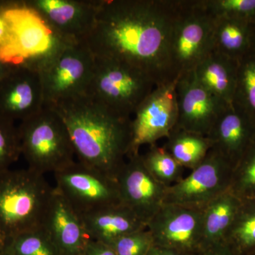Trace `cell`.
Here are the masks:
<instances>
[{
	"label": "cell",
	"instance_id": "cell-18",
	"mask_svg": "<svg viewBox=\"0 0 255 255\" xmlns=\"http://www.w3.org/2000/svg\"><path fill=\"white\" fill-rule=\"evenodd\" d=\"M80 216L89 238L107 245L128 233L147 228V224L122 203Z\"/></svg>",
	"mask_w": 255,
	"mask_h": 255
},
{
	"label": "cell",
	"instance_id": "cell-30",
	"mask_svg": "<svg viewBox=\"0 0 255 255\" xmlns=\"http://www.w3.org/2000/svg\"><path fill=\"white\" fill-rule=\"evenodd\" d=\"M21 155L18 127L14 121L0 115V174L9 170Z\"/></svg>",
	"mask_w": 255,
	"mask_h": 255
},
{
	"label": "cell",
	"instance_id": "cell-35",
	"mask_svg": "<svg viewBox=\"0 0 255 255\" xmlns=\"http://www.w3.org/2000/svg\"><path fill=\"white\" fill-rule=\"evenodd\" d=\"M14 65H15L5 63V62L0 59V83L4 80L5 77L8 75V73L11 71Z\"/></svg>",
	"mask_w": 255,
	"mask_h": 255
},
{
	"label": "cell",
	"instance_id": "cell-6",
	"mask_svg": "<svg viewBox=\"0 0 255 255\" xmlns=\"http://www.w3.org/2000/svg\"><path fill=\"white\" fill-rule=\"evenodd\" d=\"M95 70L87 95L116 113L131 117L155 88L145 73L127 63L95 58Z\"/></svg>",
	"mask_w": 255,
	"mask_h": 255
},
{
	"label": "cell",
	"instance_id": "cell-24",
	"mask_svg": "<svg viewBox=\"0 0 255 255\" xmlns=\"http://www.w3.org/2000/svg\"><path fill=\"white\" fill-rule=\"evenodd\" d=\"M233 105L255 126V53L251 50L239 62Z\"/></svg>",
	"mask_w": 255,
	"mask_h": 255
},
{
	"label": "cell",
	"instance_id": "cell-29",
	"mask_svg": "<svg viewBox=\"0 0 255 255\" xmlns=\"http://www.w3.org/2000/svg\"><path fill=\"white\" fill-rule=\"evenodd\" d=\"M201 3L215 18L255 21V0H201Z\"/></svg>",
	"mask_w": 255,
	"mask_h": 255
},
{
	"label": "cell",
	"instance_id": "cell-34",
	"mask_svg": "<svg viewBox=\"0 0 255 255\" xmlns=\"http://www.w3.org/2000/svg\"><path fill=\"white\" fill-rule=\"evenodd\" d=\"M147 255H188L179 252L163 248V247L153 246Z\"/></svg>",
	"mask_w": 255,
	"mask_h": 255
},
{
	"label": "cell",
	"instance_id": "cell-21",
	"mask_svg": "<svg viewBox=\"0 0 255 255\" xmlns=\"http://www.w3.org/2000/svg\"><path fill=\"white\" fill-rule=\"evenodd\" d=\"M251 23L244 20L215 18L214 51L239 62L252 50Z\"/></svg>",
	"mask_w": 255,
	"mask_h": 255
},
{
	"label": "cell",
	"instance_id": "cell-5",
	"mask_svg": "<svg viewBox=\"0 0 255 255\" xmlns=\"http://www.w3.org/2000/svg\"><path fill=\"white\" fill-rule=\"evenodd\" d=\"M21 155L28 169L44 175L75 162L73 142L65 122L51 107L22 121L18 127Z\"/></svg>",
	"mask_w": 255,
	"mask_h": 255
},
{
	"label": "cell",
	"instance_id": "cell-20",
	"mask_svg": "<svg viewBox=\"0 0 255 255\" xmlns=\"http://www.w3.org/2000/svg\"><path fill=\"white\" fill-rule=\"evenodd\" d=\"M241 202V199L229 189L211 201L204 208L202 216L204 248L222 243Z\"/></svg>",
	"mask_w": 255,
	"mask_h": 255
},
{
	"label": "cell",
	"instance_id": "cell-17",
	"mask_svg": "<svg viewBox=\"0 0 255 255\" xmlns=\"http://www.w3.org/2000/svg\"><path fill=\"white\" fill-rule=\"evenodd\" d=\"M208 137L212 148L219 151L234 167L255 137V126L244 112L231 106L213 126Z\"/></svg>",
	"mask_w": 255,
	"mask_h": 255
},
{
	"label": "cell",
	"instance_id": "cell-33",
	"mask_svg": "<svg viewBox=\"0 0 255 255\" xmlns=\"http://www.w3.org/2000/svg\"><path fill=\"white\" fill-rule=\"evenodd\" d=\"M198 255H237L224 243H216L206 247Z\"/></svg>",
	"mask_w": 255,
	"mask_h": 255
},
{
	"label": "cell",
	"instance_id": "cell-11",
	"mask_svg": "<svg viewBox=\"0 0 255 255\" xmlns=\"http://www.w3.org/2000/svg\"><path fill=\"white\" fill-rule=\"evenodd\" d=\"M176 82L155 87L139 106L131 124V144L128 156L139 153L143 145H155L168 136L178 120Z\"/></svg>",
	"mask_w": 255,
	"mask_h": 255
},
{
	"label": "cell",
	"instance_id": "cell-4",
	"mask_svg": "<svg viewBox=\"0 0 255 255\" xmlns=\"http://www.w3.org/2000/svg\"><path fill=\"white\" fill-rule=\"evenodd\" d=\"M38 70L45 105L87 95L91 85L95 58L85 43L60 41L46 55L25 62Z\"/></svg>",
	"mask_w": 255,
	"mask_h": 255
},
{
	"label": "cell",
	"instance_id": "cell-25",
	"mask_svg": "<svg viewBox=\"0 0 255 255\" xmlns=\"http://www.w3.org/2000/svg\"><path fill=\"white\" fill-rule=\"evenodd\" d=\"M144 164L156 180L169 187L182 179L184 167L163 147L150 145L142 155Z\"/></svg>",
	"mask_w": 255,
	"mask_h": 255
},
{
	"label": "cell",
	"instance_id": "cell-31",
	"mask_svg": "<svg viewBox=\"0 0 255 255\" xmlns=\"http://www.w3.org/2000/svg\"><path fill=\"white\" fill-rule=\"evenodd\" d=\"M109 246L117 255H147L154 243L152 235L146 228L122 236Z\"/></svg>",
	"mask_w": 255,
	"mask_h": 255
},
{
	"label": "cell",
	"instance_id": "cell-3",
	"mask_svg": "<svg viewBox=\"0 0 255 255\" xmlns=\"http://www.w3.org/2000/svg\"><path fill=\"white\" fill-rule=\"evenodd\" d=\"M54 188L30 169L0 174V241L3 247L18 235L41 227Z\"/></svg>",
	"mask_w": 255,
	"mask_h": 255
},
{
	"label": "cell",
	"instance_id": "cell-38",
	"mask_svg": "<svg viewBox=\"0 0 255 255\" xmlns=\"http://www.w3.org/2000/svg\"><path fill=\"white\" fill-rule=\"evenodd\" d=\"M3 248H4V247H3L2 244H1V241H0V251H1V250H2Z\"/></svg>",
	"mask_w": 255,
	"mask_h": 255
},
{
	"label": "cell",
	"instance_id": "cell-13",
	"mask_svg": "<svg viewBox=\"0 0 255 255\" xmlns=\"http://www.w3.org/2000/svg\"><path fill=\"white\" fill-rule=\"evenodd\" d=\"M117 182L122 204L147 225L163 205L167 187L152 177L140 152L127 157Z\"/></svg>",
	"mask_w": 255,
	"mask_h": 255
},
{
	"label": "cell",
	"instance_id": "cell-15",
	"mask_svg": "<svg viewBox=\"0 0 255 255\" xmlns=\"http://www.w3.org/2000/svg\"><path fill=\"white\" fill-rule=\"evenodd\" d=\"M44 106L37 69L27 63L14 65L0 83V115L22 122L39 112Z\"/></svg>",
	"mask_w": 255,
	"mask_h": 255
},
{
	"label": "cell",
	"instance_id": "cell-22",
	"mask_svg": "<svg viewBox=\"0 0 255 255\" xmlns=\"http://www.w3.org/2000/svg\"><path fill=\"white\" fill-rule=\"evenodd\" d=\"M162 146L184 169L193 170L205 159L213 147L207 136L174 128Z\"/></svg>",
	"mask_w": 255,
	"mask_h": 255
},
{
	"label": "cell",
	"instance_id": "cell-10",
	"mask_svg": "<svg viewBox=\"0 0 255 255\" xmlns=\"http://www.w3.org/2000/svg\"><path fill=\"white\" fill-rule=\"evenodd\" d=\"M202 216L203 210L164 204L147 223V229L154 246L198 255L204 249Z\"/></svg>",
	"mask_w": 255,
	"mask_h": 255
},
{
	"label": "cell",
	"instance_id": "cell-23",
	"mask_svg": "<svg viewBox=\"0 0 255 255\" xmlns=\"http://www.w3.org/2000/svg\"><path fill=\"white\" fill-rule=\"evenodd\" d=\"M224 243L237 255L255 250V206L242 201L231 226L225 235Z\"/></svg>",
	"mask_w": 255,
	"mask_h": 255
},
{
	"label": "cell",
	"instance_id": "cell-9",
	"mask_svg": "<svg viewBox=\"0 0 255 255\" xmlns=\"http://www.w3.org/2000/svg\"><path fill=\"white\" fill-rule=\"evenodd\" d=\"M56 189L79 216L122 203L113 178L75 162L54 173Z\"/></svg>",
	"mask_w": 255,
	"mask_h": 255
},
{
	"label": "cell",
	"instance_id": "cell-7",
	"mask_svg": "<svg viewBox=\"0 0 255 255\" xmlns=\"http://www.w3.org/2000/svg\"><path fill=\"white\" fill-rule=\"evenodd\" d=\"M215 17L201 0H182L174 25L170 57L177 78L192 72L214 51Z\"/></svg>",
	"mask_w": 255,
	"mask_h": 255
},
{
	"label": "cell",
	"instance_id": "cell-12",
	"mask_svg": "<svg viewBox=\"0 0 255 255\" xmlns=\"http://www.w3.org/2000/svg\"><path fill=\"white\" fill-rule=\"evenodd\" d=\"M100 0H23L60 41L85 43L95 24Z\"/></svg>",
	"mask_w": 255,
	"mask_h": 255
},
{
	"label": "cell",
	"instance_id": "cell-32",
	"mask_svg": "<svg viewBox=\"0 0 255 255\" xmlns=\"http://www.w3.org/2000/svg\"><path fill=\"white\" fill-rule=\"evenodd\" d=\"M82 255H117L109 245L89 239Z\"/></svg>",
	"mask_w": 255,
	"mask_h": 255
},
{
	"label": "cell",
	"instance_id": "cell-2",
	"mask_svg": "<svg viewBox=\"0 0 255 255\" xmlns=\"http://www.w3.org/2000/svg\"><path fill=\"white\" fill-rule=\"evenodd\" d=\"M46 106L65 122L78 162L117 180L130 150L131 117L89 95Z\"/></svg>",
	"mask_w": 255,
	"mask_h": 255
},
{
	"label": "cell",
	"instance_id": "cell-8",
	"mask_svg": "<svg viewBox=\"0 0 255 255\" xmlns=\"http://www.w3.org/2000/svg\"><path fill=\"white\" fill-rule=\"evenodd\" d=\"M233 167L214 148L187 177L167 187L164 204L204 210L211 201L229 190Z\"/></svg>",
	"mask_w": 255,
	"mask_h": 255
},
{
	"label": "cell",
	"instance_id": "cell-19",
	"mask_svg": "<svg viewBox=\"0 0 255 255\" xmlns=\"http://www.w3.org/2000/svg\"><path fill=\"white\" fill-rule=\"evenodd\" d=\"M238 62L213 51L194 69L196 80L226 105L233 106Z\"/></svg>",
	"mask_w": 255,
	"mask_h": 255
},
{
	"label": "cell",
	"instance_id": "cell-16",
	"mask_svg": "<svg viewBox=\"0 0 255 255\" xmlns=\"http://www.w3.org/2000/svg\"><path fill=\"white\" fill-rule=\"evenodd\" d=\"M41 228L63 255H82L90 239L81 218L55 187L43 216Z\"/></svg>",
	"mask_w": 255,
	"mask_h": 255
},
{
	"label": "cell",
	"instance_id": "cell-37",
	"mask_svg": "<svg viewBox=\"0 0 255 255\" xmlns=\"http://www.w3.org/2000/svg\"><path fill=\"white\" fill-rule=\"evenodd\" d=\"M0 255H11V253H9V252L6 251V250H5V249H4V248H3L2 250H1V251H0Z\"/></svg>",
	"mask_w": 255,
	"mask_h": 255
},
{
	"label": "cell",
	"instance_id": "cell-26",
	"mask_svg": "<svg viewBox=\"0 0 255 255\" xmlns=\"http://www.w3.org/2000/svg\"><path fill=\"white\" fill-rule=\"evenodd\" d=\"M4 249L12 255H63L41 227L18 235Z\"/></svg>",
	"mask_w": 255,
	"mask_h": 255
},
{
	"label": "cell",
	"instance_id": "cell-27",
	"mask_svg": "<svg viewBox=\"0 0 255 255\" xmlns=\"http://www.w3.org/2000/svg\"><path fill=\"white\" fill-rule=\"evenodd\" d=\"M18 0H0V59L19 65L12 11Z\"/></svg>",
	"mask_w": 255,
	"mask_h": 255
},
{
	"label": "cell",
	"instance_id": "cell-14",
	"mask_svg": "<svg viewBox=\"0 0 255 255\" xmlns=\"http://www.w3.org/2000/svg\"><path fill=\"white\" fill-rule=\"evenodd\" d=\"M176 92L178 120L174 128L205 136L221 114L229 107L204 88L196 80L194 71L177 78Z\"/></svg>",
	"mask_w": 255,
	"mask_h": 255
},
{
	"label": "cell",
	"instance_id": "cell-1",
	"mask_svg": "<svg viewBox=\"0 0 255 255\" xmlns=\"http://www.w3.org/2000/svg\"><path fill=\"white\" fill-rule=\"evenodd\" d=\"M182 0H100L85 43L95 58L127 63L156 87L177 80L170 57Z\"/></svg>",
	"mask_w": 255,
	"mask_h": 255
},
{
	"label": "cell",
	"instance_id": "cell-28",
	"mask_svg": "<svg viewBox=\"0 0 255 255\" xmlns=\"http://www.w3.org/2000/svg\"><path fill=\"white\" fill-rule=\"evenodd\" d=\"M230 191L238 198L255 194V137L233 167Z\"/></svg>",
	"mask_w": 255,
	"mask_h": 255
},
{
	"label": "cell",
	"instance_id": "cell-36",
	"mask_svg": "<svg viewBox=\"0 0 255 255\" xmlns=\"http://www.w3.org/2000/svg\"><path fill=\"white\" fill-rule=\"evenodd\" d=\"M251 30H252V36H251V45L252 50L255 53V21L251 23Z\"/></svg>",
	"mask_w": 255,
	"mask_h": 255
}]
</instances>
